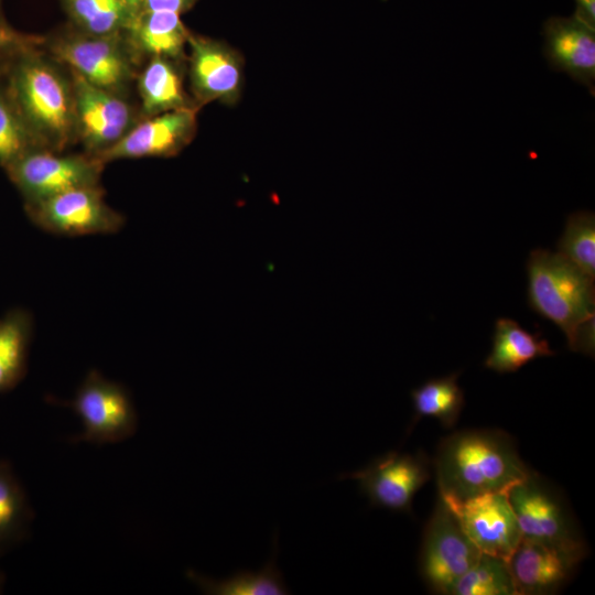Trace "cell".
Here are the masks:
<instances>
[{
	"label": "cell",
	"instance_id": "cell-14",
	"mask_svg": "<svg viewBox=\"0 0 595 595\" xmlns=\"http://www.w3.org/2000/svg\"><path fill=\"white\" fill-rule=\"evenodd\" d=\"M198 111L199 108H184L145 117L95 155L105 164L122 159L174 156L194 139Z\"/></svg>",
	"mask_w": 595,
	"mask_h": 595
},
{
	"label": "cell",
	"instance_id": "cell-20",
	"mask_svg": "<svg viewBox=\"0 0 595 595\" xmlns=\"http://www.w3.org/2000/svg\"><path fill=\"white\" fill-rule=\"evenodd\" d=\"M33 333L30 313L14 309L0 317V393L13 389L24 377Z\"/></svg>",
	"mask_w": 595,
	"mask_h": 595
},
{
	"label": "cell",
	"instance_id": "cell-9",
	"mask_svg": "<svg viewBox=\"0 0 595 595\" xmlns=\"http://www.w3.org/2000/svg\"><path fill=\"white\" fill-rule=\"evenodd\" d=\"M24 207L37 227L60 236L115 234L125 225V217L106 203L100 184L73 188Z\"/></svg>",
	"mask_w": 595,
	"mask_h": 595
},
{
	"label": "cell",
	"instance_id": "cell-8",
	"mask_svg": "<svg viewBox=\"0 0 595 595\" xmlns=\"http://www.w3.org/2000/svg\"><path fill=\"white\" fill-rule=\"evenodd\" d=\"M479 554L439 496L424 530L420 553V572L425 584L434 593L453 595L457 582Z\"/></svg>",
	"mask_w": 595,
	"mask_h": 595
},
{
	"label": "cell",
	"instance_id": "cell-21",
	"mask_svg": "<svg viewBox=\"0 0 595 595\" xmlns=\"http://www.w3.org/2000/svg\"><path fill=\"white\" fill-rule=\"evenodd\" d=\"M277 539H274L272 559L257 572L241 570L226 578L215 580L187 570L186 577L196 584L203 594L208 595H286L291 592L277 567Z\"/></svg>",
	"mask_w": 595,
	"mask_h": 595
},
{
	"label": "cell",
	"instance_id": "cell-3",
	"mask_svg": "<svg viewBox=\"0 0 595 595\" xmlns=\"http://www.w3.org/2000/svg\"><path fill=\"white\" fill-rule=\"evenodd\" d=\"M6 89L41 148L63 152L76 139L71 76L40 50L10 60Z\"/></svg>",
	"mask_w": 595,
	"mask_h": 595
},
{
	"label": "cell",
	"instance_id": "cell-11",
	"mask_svg": "<svg viewBox=\"0 0 595 595\" xmlns=\"http://www.w3.org/2000/svg\"><path fill=\"white\" fill-rule=\"evenodd\" d=\"M429 478V462L423 454L399 452L383 454L364 468L338 477L356 480L371 507L393 512H409L413 497Z\"/></svg>",
	"mask_w": 595,
	"mask_h": 595
},
{
	"label": "cell",
	"instance_id": "cell-1",
	"mask_svg": "<svg viewBox=\"0 0 595 595\" xmlns=\"http://www.w3.org/2000/svg\"><path fill=\"white\" fill-rule=\"evenodd\" d=\"M434 468L440 496L454 500L507 490L531 473L507 433L485 429L445 437Z\"/></svg>",
	"mask_w": 595,
	"mask_h": 595
},
{
	"label": "cell",
	"instance_id": "cell-4",
	"mask_svg": "<svg viewBox=\"0 0 595 595\" xmlns=\"http://www.w3.org/2000/svg\"><path fill=\"white\" fill-rule=\"evenodd\" d=\"M56 62L94 86L122 96L134 77L137 58L123 31L91 35L78 30L56 37L50 45Z\"/></svg>",
	"mask_w": 595,
	"mask_h": 595
},
{
	"label": "cell",
	"instance_id": "cell-6",
	"mask_svg": "<svg viewBox=\"0 0 595 595\" xmlns=\"http://www.w3.org/2000/svg\"><path fill=\"white\" fill-rule=\"evenodd\" d=\"M522 538L542 542L581 560L586 544L558 495L531 472L508 489Z\"/></svg>",
	"mask_w": 595,
	"mask_h": 595
},
{
	"label": "cell",
	"instance_id": "cell-15",
	"mask_svg": "<svg viewBox=\"0 0 595 595\" xmlns=\"http://www.w3.org/2000/svg\"><path fill=\"white\" fill-rule=\"evenodd\" d=\"M543 56L555 72L595 93V30L583 15L553 17L543 25Z\"/></svg>",
	"mask_w": 595,
	"mask_h": 595
},
{
	"label": "cell",
	"instance_id": "cell-2",
	"mask_svg": "<svg viewBox=\"0 0 595 595\" xmlns=\"http://www.w3.org/2000/svg\"><path fill=\"white\" fill-rule=\"evenodd\" d=\"M529 307L565 335L567 347L594 355V279L559 252L536 248L526 263Z\"/></svg>",
	"mask_w": 595,
	"mask_h": 595
},
{
	"label": "cell",
	"instance_id": "cell-13",
	"mask_svg": "<svg viewBox=\"0 0 595 595\" xmlns=\"http://www.w3.org/2000/svg\"><path fill=\"white\" fill-rule=\"evenodd\" d=\"M76 138L97 154L120 140L137 122L130 105L117 94L91 85L69 71Z\"/></svg>",
	"mask_w": 595,
	"mask_h": 595
},
{
	"label": "cell",
	"instance_id": "cell-10",
	"mask_svg": "<svg viewBox=\"0 0 595 595\" xmlns=\"http://www.w3.org/2000/svg\"><path fill=\"white\" fill-rule=\"evenodd\" d=\"M187 75L191 96L202 108L217 101L238 102L244 86V57L227 43L190 32Z\"/></svg>",
	"mask_w": 595,
	"mask_h": 595
},
{
	"label": "cell",
	"instance_id": "cell-27",
	"mask_svg": "<svg viewBox=\"0 0 595 595\" xmlns=\"http://www.w3.org/2000/svg\"><path fill=\"white\" fill-rule=\"evenodd\" d=\"M34 148L41 147L21 118L6 86L0 87V165L7 166Z\"/></svg>",
	"mask_w": 595,
	"mask_h": 595
},
{
	"label": "cell",
	"instance_id": "cell-28",
	"mask_svg": "<svg viewBox=\"0 0 595 595\" xmlns=\"http://www.w3.org/2000/svg\"><path fill=\"white\" fill-rule=\"evenodd\" d=\"M46 43L41 35L29 34L0 21V58L11 60L20 54L40 50Z\"/></svg>",
	"mask_w": 595,
	"mask_h": 595
},
{
	"label": "cell",
	"instance_id": "cell-32",
	"mask_svg": "<svg viewBox=\"0 0 595 595\" xmlns=\"http://www.w3.org/2000/svg\"><path fill=\"white\" fill-rule=\"evenodd\" d=\"M9 62H10V60L0 58V75L6 73V69H7V66H8Z\"/></svg>",
	"mask_w": 595,
	"mask_h": 595
},
{
	"label": "cell",
	"instance_id": "cell-7",
	"mask_svg": "<svg viewBox=\"0 0 595 595\" xmlns=\"http://www.w3.org/2000/svg\"><path fill=\"white\" fill-rule=\"evenodd\" d=\"M80 418L84 431L71 441L97 444L116 443L132 436L138 415L128 390L91 369L78 387L75 398L61 402Z\"/></svg>",
	"mask_w": 595,
	"mask_h": 595
},
{
	"label": "cell",
	"instance_id": "cell-31",
	"mask_svg": "<svg viewBox=\"0 0 595 595\" xmlns=\"http://www.w3.org/2000/svg\"><path fill=\"white\" fill-rule=\"evenodd\" d=\"M133 18L142 10L143 0H118Z\"/></svg>",
	"mask_w": 595,
	"mask_h": 595
},
{
	"label": "cell",
	"instance_id": "cell-29",
	"mask_svg": "<svg viewBox=\"0 0 595 595\" xmlns=\"http://www.w3.org/2000/svg\"><path fill=\"white\" fill-rule=\"evenodd\" d=\"M193 3L194 0H143L141 11H170L182 14Z\"/></svg>",
	"mask_w": 595,
	"mask_h": 595
},
{
	"label": "cell",
	"instance_id": "cell-17",
	"mask_svg": "<svg viewBox=\"0 0 595 595\" xmlns=\"http://www.w3.org/2000/svg\"><path fill=\"white\" fill-rule=\"evenodd\" d=\"M136 58L164 56L182 61L185 57L190 31L181 14L170 11H140L123 30Z\"/></svg>",
	"mask_w": 595,
	"mask_h": 595
},
{
	"label": "cell",
	"instance_id": "cell-30",
	"mask_svg": "<svg viewBox=\"0 0 595 595\" xmlns=\"http://www.w3.org/2000/svg\"><path fill=\"white\" fill-rule=\"evenodd\" d=\"M577 3L576 12L583 15L589 23L595 22V0H575Z\"/></svg>",
	"mask_w": 595,
	"mask_h": 595
},
{
	"label": "cell",
	"instance_id": "cell-19",
	"mask_svg": "<svg viewBox=\"0 0 595 595\" xmlns=\"http://www.w3.org/2000/svg\"><path fill=\"white\" fill-rule=\"evenodd\" d=\"M541 333H530L517 321L500 317L495 323L493 346L485 367L499 374L515 372L528 363L544 356H554Z\"/></svg>",
	"mask_w": 595,
	"mask_h": 595
},
{
	"label": "cell",
	"instance_id": "cell-16",
	"mask_svg": "<svg viewBox=\"0 0 595 595\" xmlns=\"http://www.w3.org/2000/svg\"><path fill=\"white\" fill-rule=\"evenodd\" d=\"M582 560L552 545L522 538L508 560L518 595L559 591Z\"/></svg>",
	"mask_w": 595,
	"mask_h": 595
},
{
	"label": "cell",
	"instance_id": "cell-33",
	"mask_svg": "<svg viewBox=\"0 0 595 595\" xmlns=\"http://www.w3.org/2000/svg\"><path fill=\"white\" fill-rule=\"evenodd\" d=\"M4 581H6L4 574L3 572L0 571V593L3 589Z\"/></svg>",
	"mask_w": 595,
	"mask_h": 595
},
{
	"label": "cell",
	"instance_id": "cell-22",
	"mask_svg": "<svg viewBox=\"0 0 595 595\" xmlns=\"http://www.w3.org/2000/svg\"><path fill=\"white\" fill-rule=\"evenodd\" d=\"M33 512L11 464L0 459V553L28 534Z\"/></svg>",
	"mask_w": 595,
	"mask_h": 595
},
{
	"label": "cell",
	"instance_id": "cell-12",
	"mask_svg": "<svg viewBox=\"0 0 595 595\" xmlns=\"http://www.w3.org/2000/svg\"><path fill=\"white\" fill-rule=\"evenodd\" d=\"M441 498L480 553L509 560L522 534L508 498V489L464 500Z\"/></svg>",
	"mask_w": 595,
	"mask_h": 595
},
{
	"label": "cell",
	"instance_id": "cell-34",
	"mask_svg": "<svg viewBox=\"0 0 595 595\" xmlns=\"http://www.w3.org/2000/svg\"><path fill=\"white\" fill-rule=\"evenodd\" d=\"M0 21H6L2 14V0H0Z\"/></svg>",
	"mask_w": 595,
	"mask_h": 595
},
{
	"label": "cell",
	"instance_id": "cell-5",
	"mask_svg": "<svg viewBox=\"0 0 595 595\" xmlns=\"http://www.w3.org/2000/svg\"><path fill=\"white\" fill-rule=\"evenodd\" d=\"M104 166L95 154L87 152L61 154L34 148L3 169L26 205L73 188L99 185Z\"/></svg>",
	"mask_w": 595,
	"mask_h": 595
},
{
	"label": "cell",
	"instance_id": "cell-26",
	"mask_svg": "<svg viewBox=\"0 0 595 595\" xmlns=\"http://www.w3.org/2000/svg\"><path fill=\"white\" fill-rule=\"evenodd\" d=\"M556 248L559 253L595 279V214L591 210L571 213Z\"/></svg>",
	"mask_w": 595,
	"mask_h": 595
},
{
	"label": "cell",
	"instance_id": "cell-25",
	"mask_svg": "<svg viewBox=\"0 0 595 595\" xmlns=\"http://www.w3.org/2000/svg\"><path fill=\"white\" fill-rule=\"evenodd\" d=\"M453 595H518L507 560L480 553L457 582Z\"/></svg>",
	"mask_w": 595,
	"mask_h": 595
},
{
	"label": "cell",
	"instance_id": "cell-18",
	"mask_svg": "<svg viewBox=\"0 0 595 595\" xmlns=\"http://www.w3.org/2000/svg\"><path fill=\"white\" fill-rule=\"evenodd\" d=\"M137 84L144 118L184 108H199L185 90L182 61L164 56L149 57Z\"/></svg>",
	"mask_w": 595,
	"mask_h": 595
},
{
	"label": "cell",
	"instance_id": "cell-23",
	"mask_svg": "<svg viewBox=\"0 0 595 595\" xmlns=\"http://www.w3.org/2000/svg\"><path fill=\"white\" fill-rule=\"evenodd\" d=\"M459 372L431 378L411 391L415 420L434 418L443 426L457 422L464 405V392L457 383Z\"/></svg>",
	"mask_w": 595,
	"mask_h": 595
},
{
	"label": "cell",
	"instance_id": "cell-24",
	"mask_svg": "<svg viewBox=\"0 0 595 595\" xmlns=\"http://www.w3.org/2000/svg\"><path fill=\"white\" fill-rule=\"evenodd\" d=\"M76 30L91 35H108L125 30L130 13L118 0H63Z\"/></svg>",
	"mask_w": 595,
	"mask_h": 595
}]
</instances>
